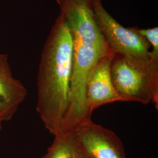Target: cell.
I'll list each match as a JSON object with an SVG mask.
<instances>
[{
    "instance_id": "6da1fadb",
    "label": "cell",
    "mask_w": 158,
    "mask_h": 158,
    "mask_svg": "<svg viewBox=\"0 0 158 158\" xmlns=\"http://www.w3.org/2000/svg\"><path fill=\"white\" fill-rule=\"evenodd\" d=\"M73 65V42L59 14L46 40L38 73L36 111L54 136L62 130L68 112Z\"/></svg>"
},
{
    "instance_id": "7a4b0ae2",
    "label": "cell",
    "mask_w": 158,
    "mask_h": 158,
    "mask_svg": "<svg viewBox=\"0 0 158 158\" xmlns=\"http://www.w3.org/2000/svg\"><path fill=\"white\" fill-rule=\"evenodd\" d=\"M111 73L121 102H139L143 104L152 102L158 110V60L139 62L114 55Z\"/></svg>"
},
{
    "instance_id": "3957f363",
    "label": "cell",
    "mask_w": 158,
    "mask_h": 158,
    "mask_svg": "<svg viewBox=\"0 0 158 158\" xmlns=\"http://www.w3.org/2000/svg\"><path fill=\"white\" fill-rule=\"evenodd\" d=\"M93 2L96 21L113 53L139 62H150L153 59L147 40L134 27L125 28L117 21L105 9L102 0Z\"/></svg>"
},
{
    "instance_id": "277c9868",
    "label": "cell",
    "mask_w": 158,
    "mask_h": 158,
    "mask_svg": "<svg viewBox=\"0 0 158 158\" xmlns=\"http://www.w3.org/2000/svg\"><path fill=\"white\" fill-rule=\"evenodd\" d=\"M79 147L90 158H127L123 144L113 131L85 121L74 131Z\"/></svg>"
},
{
    "instance_id": "5b68a950",
    "label": "cell",
    "mask_w": 158,
    "mask_h": 158,
    "mask_svg": "<svg viewBox=\"0 0 158 158\" xmlns=\"http://www.w3.org/2000/svg\"><path fill=\"white\" fill-rule=\"evenodd\" d=\"M114 54L102 57L92 70L85 89L86 102L89 113L113 102H121L113 85L111 65Z\"/></svg>"
},
{
    "instance_id": "8992f818",
    "label": "cell",
    "mask_w": 158,
    "mask_h": 158,
    "mask_svg": "<svg viewBox=\"0 0 158 158\" xmlns=\"http://www.w3.org/2000/svg\"><path fill=\"white\" fill-rule=\"evenodd\" d=\"M27 95L23 83L14 77L6 54H0V119L11 120Z\"/></svg>"
},
{
    "instance_id": "52a82bcc",
    "label": "cell",
    "mask_w": 158,
    "mask_h": 158,
    "mask_svg": "<svg viewBox=\"0 0 158 158\" xmlns=\"http://www.w3.org/2000/svg\"><path fill=\"white\" fill-rule=\"evenodd\" d=\"M79 150L75 132H66L55 136L46 154L41 158H77Z\"/></svg>"
},
{
    "instance_id": "ba28073f",
    "label": "cell",
    "mask_w": 158,
    "mask_h": 158,
    "mask_svg": "<svg viewBox=\"0 0 158 158\" xmlns=\"http://www.w3.org/2000/svg\"><path fill=\"white\" fill-rule=\"evenodd\" d=\"M135 28L136 31L143 36L152 48L151 51V57L153 59L158 60V28L139 29Z\"/></svg>"
},
{
    "instance_id": "9c48e42d",
    "label": "cell",
    "mask_w": 158,
    "mask_h": 158,
    "mask_svg": "<svg viewBox=\"0 0 158 158\" xmlns=\"http://www.w3.org/2000/svg\"><path fill=\"white\" fill-rule=\"evenodd\" d=\"M77 158H90L86 154L83 152V151L81 149L80 147H79V153H78V156Z\"/></svg>"
},
{
    "instance_id": "30bf717a",
    "label": "cell",
    "mask_w": 158,
    "mask_h": 158,
    "mask_svg": "<svg viewBox=\"0 0 158 158\" xmlns=\"http://www.w3.org/2000/svg\"><path fill=\"white\" fill-rule=\"evenodd\" d=\"M2 121L1 120V119H0V132L1 131V130L2 129Z\"/></svg>"
}]
</instances>
